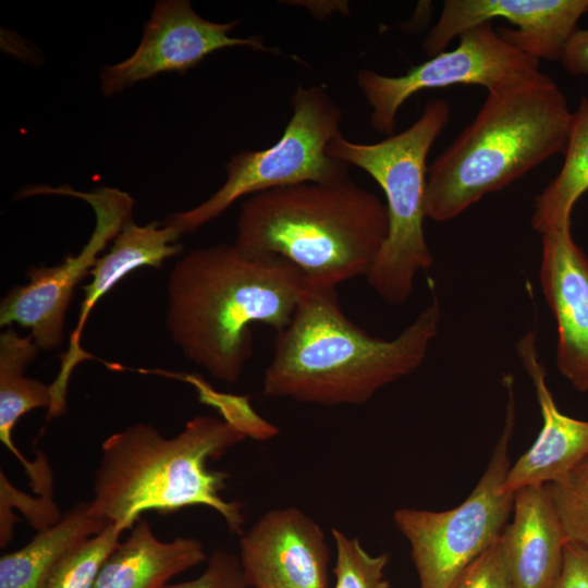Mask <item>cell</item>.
<instances>
[{"instance_id":"19","label":"cell","mask_w":588,"mask_h":588,"mask_svg":"<svg viewBox=\"0 0 588 588\" xmlns=\"http://www.w3.org/2000/svg\"><path fill=\"white\" fill-rule=\"evenodd\" d=\"M38 350L30 335L22 336L11 327L0 335V440L23 464L33 489L42 480L44 456L28 462L15 446L12 433L25 414L51 405L50 384L25 376Z\"/></svg>"},{"instance_id":"4","label":"cell","mask_w":588,"mask_h":588,"mask_svg":"<svg viewBox=\"0 0 588 588\" xmlns=\"http://www.w3.org/2000/svg\"><path fill=\"white\" fill-rule=\"evenodd\" d=\"M388 229L385 205L347 177L250 195L241 206L234 244L286 259L310 286L336 289L367 277Z\"/></svg>"},{"instance_id":"6","label":"cell","mask_w":588,"mask_h":588,"mask_svg":"<svg viewBox=\"0 0 588 588\" xmlns=\"http://www.w3.org/2000/svg\"><path fill=\"white\" fill-rule=\"evenodd\" d=\"M446 100L430 99L406 130L373 144L354 143L342 133L328 145V154L367 172L387 199L388 234L367 274L368 284L389 304L407 301L418 272L432 265L424 221L428 154L450 120Z\"/></svg>"},{"instance_id":"1","label":"cell","mask_w":588,"mask_h":588,"mask_svg":"<svg viewBox=\"0 0 588 588\" xmlns=\"http://www.w3.org/2000/svg\"><path fill=\"white\" fill-rule=\"evenodd\" d=\"M308 286L280 256L235 244L196 248L170 272L167 327L189 362L236 383L253 355L252 326L283 330Z\"/></svg>"},{"instance_id":"25","label":"cell","mask_w":588,"mask_h":588,"mask_svg":"<svg viewBox=\"0 0 588 588\" xmlns=\"http://www.w3.org/2000/svg\"><path fill=\"white\" fill-rule=\"evenodd\" d=\"M182 380L195 388L201 403L216 408L222 416V420L238 429L245 437L265 441L279 433L274 425L265 420L253 409L248 396L217 392L196 375H185Z\"/></svg>"},{"instance_id":"13","label":"cell","mask_w":588,"mask_h":588,"mask_svg":"<svg viewBox=\"0 0 588 588\" xmlns=\"http://www.w3.org/2000/svg\"><path fill=\"white\" fill-rule=\"evenodd\" d=\"M250 588H328L330 551L322 528L295 506L265 513L240 540Z\"/></svg>"},{"instance_id":"7","label":"cell","mask_w":588,"mask_h":588,"mask_svg":"<svg viewBox=\"0 0 588 588\" xmlns=\"http://www.w3.org/2000/svg\"><path fill=\"white\" fill-rule=\"evenodd\" d=\"M290 102L292 115L273 145L232 156L225 164L226 179L221 187L201 204L170 213L164 223L183 235L219 217L246 195L350 177V164L328 154L330 140L341 133L342 110L326 88L298 85Z\"/></svg>"},{"instance_id":"3","label":"cell","mask_w":588,"mask_h":588,"mask_svg":"<svg viewBox=\"0 0 588 588\" xmlns=\"http://www.w3.org/2000/svg\"><path fill=\"white\" fill-rule=\"evenodd\" d=\"M245 438L224 420L206 415L193 417L172 438L149 424L112 433L101 444L88 512L125 531L147 511L171 514L206 506L222 516L231 532L243 534V505L221 497L228 474L208 463Z\"/></svg>"},{"instance_id":"26","label":"cell","mask_w":588,"mask_h":588,"mask_svg":"<svg viewBox=\"0 0 588 588\" xmlns=\"http://www.w3.org/2000/svg\"><path fill=\"white\" fill-rule=\"evenodd\" d=\"M450 588H512L501 538L467 566Z\"/></svg>"},{"instance_id":"21","label":"cell","mask_w":588,"mask_h":588,"mask_svg":"<svg viewBox=\"0 0 588 588\" xmlns=\"http://www.w3.org/2000/svg\"><path fill=\"white\" fill-rule=\"evenodd\" d=\"M564 162L559 174L535 198L531 225L540 235L571 226V213L588 191V98L573 112Z\"/></svg>"},{"instance_id":"28","label":"cell","mask_w":588,"mask_h":588,"mask_svg":"<svg viewBox=\"0 0 588 588\" xmlns=\"http://www.w3.org/2000/svg\"><path fill=\"white\" fill-rule=\"evenodd\" d=\"M551 588H588V549L567 541L561 569Z\"/></svg>"},{"instance_id":"22","label":"cell","mask_w":588,"mask_h":588,"mask_svg":"<svg viewBox=\"0 0 588 588\" xmlns=\"http://www.w3.org/2000/svg\"><path fill=\"white\" fill-rule=\"evenodd\" d=\"M122 532L117 525L109 524L76 544L58 561L40 588H93L101 565L119 544Z\"/></svg>"},{"instance_id":"27","label":"cell","mask_w":588,"mask_h":588,"mask_svg":"<svg viewBox=\"0 0 588 588\" xmlns=\"http://www.w3.org/2000/svg\"><path fill=\"white\" fill-rule=\"evenodd\" d=\"M163 588H250L244 577L240 559L225 550H216L205 571L196 578L169 583Z\"/></svg>"},{"instance_id":"18","label":"cell","mask_w":588,"mask_h":588,"mask_svg":"<svg viewBox=\"0 0 588 588\" xmlns=\"http://www.w3.org/2000/svg\"><path fill=\"white\" fill-rule=\"evenodd\" d=\"M206 559L199 540L177 537L161 541L140 518L106 559L93 588H163Z\"/></svg>"},{"instance_id":"12","label":"cell","mask_w":588,"mask_h":588,"mask_svg":"<svg viewBox=\"0 0 588 588\" xmlns=\"http://www.w3.org/2000/svg\"><path fill=\"white\" fill-rule=\"evenodd\" d=\"M586 13L588 0H445L422 49L436 56L455 37L499 17L517 26L497 28L510 45L539 60L561 61Z\"/></svg>"},{"instance_id":"11","label":"cell","mask_w":588,"mask_h":588,"mask_svg":"<svg viewBox=\"0 0 588 588\" xmlns=\"http://www.w3.org/2000/svg\"><path fill=\"white\" fill-rule=\"evenodd\" d=\"M238 21L213 22L200 16L187 0H159L145 23L143 37L125 60L105 66L100 87L106 96L162 73H184L209 54L231 47L281 53L265 45L262 37H232Z\"/></svg>"},{"instance_id":"29","label":"cell","mask_w":588,"mask_h":588,"mask_svg":"<svg viewBox=\"0 0 588 588\" xmlns=\"http://www.w3.org/2000/svg\"><path fill=\"white\" fill-rule=\"evenodd\" d=\"M562 65L572 75H588V28L577 29L566 45Z\"/></svg>"},{"instance_id":"9","label":"cell","mask_w":588,"mask_h":588,"mask_svg":"<svg viewBox=\"0 0 588 588\" xmlns=\"http://www.w3.org/2000/svg\"><path fill=\"white\" fill-rule=\"evenodd\" d=\"M539 59L510 45L492 22H487L462 34L454 49L432 56L403 75L362 69L356 81L371 107V127L388 137L394 134L400 108L421 90L480 85L492 91L532 76L539 72Z\"/></svg>"},{"instance_id":"5","label":"cell","mask_w":588,"mask_h":588,"mask_svg":"<svg viewBox=\"0 0 588 588\" xmlns=\"http://www.w3.org/2000/svg\"><path fill=\"white\" fill-rule=\"evenodd\" d=\"M572 115L559 85L540 71L488 91L471 123L428 168L427 217L454 219L486 194L564 152Z\"/></svg>"},{"instance_id":"10","label":"cell","mask_w":588,"mask_h":588,"mask_svg":"<svg viewBox=\"0 0 588 588\" xmlns=\"http://www.w3.org/2000/svg\"><path fill=\"white\" fill-rule=\"evenodd\" d=\"M36 193H53L85 199L95 210V230L75 256L52 267H30L28 282L13 286L0 303V326L16 323L30 330L39 350H54L64 340L65 317L75 287L90 274L98 255L130 220L134 199L117 188L101 187L82 193L69 187L40 188Z\"/></svg>"},{"instance_id":"2","label":"cell","mask_w":588,"mask_h":588,"mask_svg":"<svg viewBox=\"0 0 588 588\" xmlns=\"http://www.w3.org/2000/svg\"><path fill=\"white\" fill-rule=\"evenodd\" d=\"M440 319L433 294L397 336L380 339L350 320L336 289L309 285L290 323L277 332L262 392L324 406L365 404L381 388L418 369Z\"/></svg>"},{"instance_id":"24","label":"cell","mask_w":588,"mask_h":588,"mask_svg":"<svg viewBox=\"0 0 588 588\" xmlns=\"http://www.w3.org/2000/svg\"><path fill=\"white\" fill-rule=\"evenodd\" d=\"M331 534L336 548L333 588H390L384 578L389 561L387 553L371 555L358 538L348 537L335 528Z\"/></svg>"},{"instance_id":"17","label":"cell","mask_w":588,"mask_h":588,"mask_svg":"<svg viewBox=\"0 0 588 588\" xmlns=\"http://www.w3.org/2000/svg\"><path fill=\"white\" fill-rule=\"evenodd\" d=\"M567 541L548 485L516 491L513 522L501 536L512 588H551Z\"/></svg>"},{"instance_id":"16","label":"cell","mask_w":588,"mask_h":588,"mask_svg":"<svg viewBox=\"0 0 588 588\" xmlns=\"http://www.w3.org/2000/svg\"><path fill=\"white\" fill-rule=\"evenodd\" d=\"M518 357L532 380L542 416V428L532 445L510 467L502 490L515 493L527 486L549 485L588 455V421L563 414L546 382L536 334L516 345Z\"/></svg>"},{"instance_id":"8","label":"cell","mask_w":588,"mask_h":588,"mask_svg":"<svg viewBox=\"0 0 588 588\" xmlns=\"http://www.w3.org/2000/svg\"><path fill=\"white\" fill-rule=\"evenodd\" d=\"M503 380L509 393L503 430L471 493L448 511L402 507L393 514L395 526L411 546L420 588H450L467 566L499 541L513 513L515 493L504 492L502 486L511 467L514 390L511 376Z\"/></svg>"},{"instance_id":"23","label":"cell","mask_w":588,"mask_h":588,"mask_svg":"<svg viewBox=\"0 0 588 588\" xmlns=\"http://www.w3.org/2000/svg\"><path fill=\"white\" fill-rule=\"evenodd\" d=\"M548 487L568 541L588 549V455Z\"/></svg>"},{"instance_id":"15","label":"cell","mask_w":588,"mask_h":588,"mask_svg":"<svg viewBox=\"0 0 588 588\" xmlns=\"http://www.w3.org/2000/svg\"><path fill=\"white\" fill-rule=\"evenodd\" d=\"M182 235L170 224L149 222L139 225L130 219L113 240L109 252L98 258L90 275L91 281L82 286L84 297L79 306L77 323L71 332L66 352L61 356V366L50 383L51 405L47 418L60 417L65 413L66 392L75 367L94 356L81 346L86 320L96 303L112 290L123 278L142 267L160 268L164 261L182 253L177 243Z\"/></svg>"},{"instance_id":"20","label":"cell","mask_w":588,"mask_h":588,"mask_svg":"<svg viewBox=\"0 0 588 588\" xmlns=\"http://www.w3.org/2000/svg\"><path fill=\"white\" fill-rule=\"evenodd\" d=\"M108 524L79 503L27 544L0 559V588H40L58 561L72 548L100 532Z\"/></svg>"},{"instance_id":"14","label":"cell","mask_w":588,"mask_h":588,"mask_svg":"<svg viewBox=\"0 0 588 588\" xmlns=\"http://www.w3.org/2000/svg\"><path fill=\"white\" fill-rule=\"evenodd\" d=\"M539 279L555 318L556 366L579 392L588 391V257L571 226L541 235Z\"/></svg>"}]
</instances>
